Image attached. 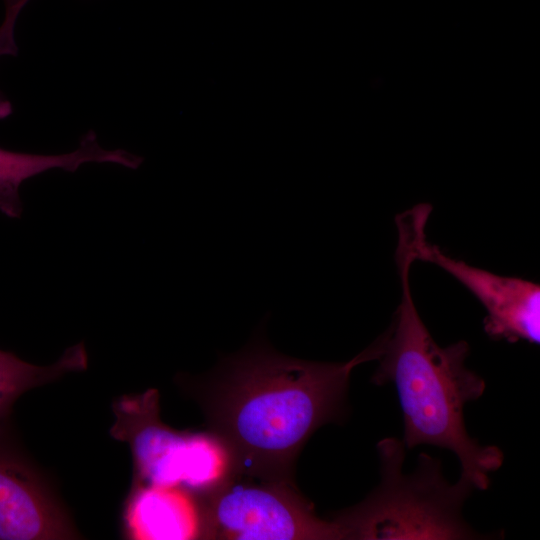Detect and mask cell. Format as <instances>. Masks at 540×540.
<instances>
[{
	"instance_id": "6da1fadb",
	"label": "cell",
	"mask_w": 540,
	"mask_h": 540,
	"mask_svg": "<svg viewBox=\"0 0 540 540\" xmlns=\"http://www.w3.org/2000/svg\"><path fill=\"white\" fill-rule=\"evenodd\" d=\"M379 354L376 340L347 362L290 357L272 347L260 326L240 351L181 381L230 450L234 473L295 485L305 443L322 425L342 422L352 370Z\"/></svg>"
},
{
	"instance_id": "7a4b0ae2",
	"label": "cell",
	"mask_w": 540,
	"mask_h": 540,
	"mask_svg": "<svg viewBox=\"0 0 540 540\" xmlns=\"http://www.w3.org/2000/svg\"><path fill=\"white\" fill-rule=\"evenodd\" d=\"M396 226L401 298L390 327L378 338L380 354L372 382L395 387L406 448L426 444L451 451L460 462L461 475L475 489L486 490L489 473L502 466L504 454L497 446L472 438L464 420L465 406L483 395L485 381L466 365L470 351L466 341L441 347L421 319L410 285L419 228L405 219Z\"/></svg>"
},
{
	"instance_id": "3957f363",
	"label": "cell",
	"mask_w": 540,
	"mask_h": 540,
	"mask_svg": "<svg viewBox=\"0 0 540 540\" xmlns=\"http://www.w3.org/2000/svg\"><path fill=\"white\" fill-rule=\"evenodd\" d=\"M405 445L396 438L377 444L381 481L361 503L337 513L343 539H479L465 521L463 507L475 490L460 474L449 483L441 461L420 453L412 473L403 472Z\"/></svg>"
},
{
	"instance_id": "277c9868",
	"label": "cell",
	"mask_w": 540,
	"mask_h": 540,
	"mask_svg": "<svg viewBox=\"0 0 540 540\" xmlns=\"http://www.w3.org/2000/svg\"><path fill=\"white\" fill-rule=\"evenodd\" d=\"M113 411L110 434L130 447L133 484L181 487L200 498L233 475L232 454L216 434L177 431L160 420L157 390L122 396Z\"/></svg>"
},
{
	"instance_id": "5b68a950",
	"label": "cell",
	"mask_w": 540,
	"mask_h": 540,
	"mask_svg": "<svg viewBox=\"0 0 540 540\" xmlns=\"http://www.w3.org/2000/svg\"><path fill=\"white\" fill-rule=\"evenodd\" d=\"M202 539L339 540L338 524L319 518L295 485L234 473L198 498Z\"/></svg>"
},
{
	"instance_id": "8992f818",
	"label": "cell",
	"mask_w": 540,
	"mask_h": 540,
	"mask_svg": "<svg viewBox=\"0 0 540 540\" xmlns=\"http://www.w3.org/2000/svg\"><path fill=\"white\" fill-rule=\"evenodd\" d=\"M417 260L433 263L465 286L486 311L484 330L494 340H540L539 284L517 277L494 274L452 258L426 239L423 231L416 243Z\"/></svg>"
},
{
	"instance_id": "52a82bcc",
	"label": "cell",
	"mask_w": 540,
	"mask_h": 540,
	"mask_svg": "<svg viewBox=\"0 0 540 540\" xmlns=\"http://www.w3.org/2000/svg\"><path fill=\"white\" fill-rule=\"evenodd\" d=\"M75 537L66 512L42 476L0 428V540Z\"/></svg>"
},
{
	"instance_id": "ba28073f",
	"label": "cell",
	"mask_w": 540,
	"mask_h": 540,
	"mask_svg": "<svg viewBox=\"0 0 540 540\" xmlns=\"http://www.w3.org/2000/svg\"><path fill=\"white\" fill-rule=\"evenodd\" d=\"M123 523L129 539H202L200 502L181 487L133 484Z\"/></svg>"
},
{
	"instance_id": "9c48e42d",
	"label": "cell",
	"mask_w": 540,
	"mask_h": 540,
	"mask_svg": "<svg viewBox=\"0 0 540 540\" xmlns=\"http://www.w3.org/2000/svg\"><path fill=\"white\" fill-rule=\"evenodd\" d=\"M143 160V157L124 149H104L93 130L83 135L77 149L65 154L40 155L0 148V213L9 218H19L23 211L20 196L22 183L50 169L75 172L82 164L89 162L114 163L137 169Z\"/></svg>"
},
{
	"instance_id": "30bf717a",
	"label": "cell",
	"mask_w": 540,
	"mask_h": 540,
	"mask_svg": "<svg viewBox=\"0 0 540 540\" xmlns=\"http://www.w3.org/2000/svg\"><path fill=\"white\" fill-rule=\"evenodd\" d=\"M87 365L88 356L82 342L67 348L55 363L48 366L30 364L11 352L0 350V428L23 393L68 373L83 371Z\"/></svg>"
},
{
	"instance_id": "8fae6325",
	"label": "cell",
	"mask_w": 540,
	"mask_h": 540,
	"mask_svg": "<svg viewBox=\"0 0 540 540\" xmlns=\"http://www.w3.org/2000/svg\"><path fill=\"white\" fill-rule=\"evenodd\" d=\"M29 1L3 0L5 13L0 25V57L17 55L18 48L14 37L15 24L22 9Z\"/></svg>"
},
{
	"instance_id": "7c38bea8",
	"label": "cell",
	"mask_w": 540,
	"mask_h": 540,
	"mask_svg": "<svg viewBox=\"0 0 540 540\" xmlns=\"http://www.w3.org/2000/svg\"><path fill=\"white\" fill-rule=\"evenodd\" d=\"M12 104L0 91V119L8 117L12 113Z\"/></svg>"
}]
</instances>
